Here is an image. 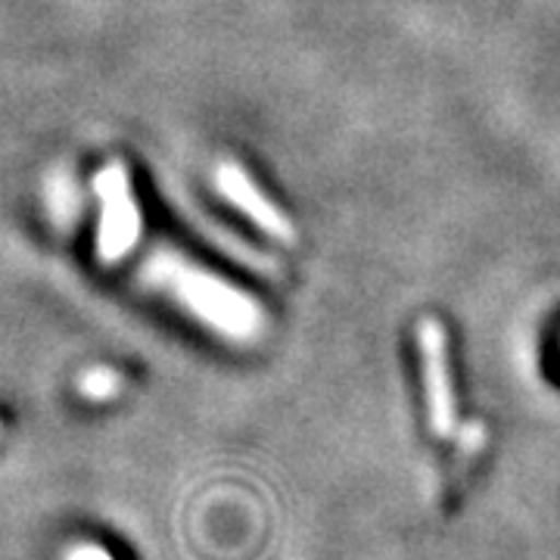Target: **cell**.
<instances>
[{
    "label": "cell",
    "instance_id": "5b68a950",
    "mask_svg": "<svg viewBox=\"0 0 560 560\" xmlns=\"http://www.w3.org/2000/svg\"><path fill=\"white\" fill-rule=\"evenodd\" d=\"M113 389H116V377H113L109 371H94V374L84 381V393H91L94 399H97V396H101V399H106Z\"/></svg>",
    "mask_w": 560,
    "mask_h": 560
},
{
    "label": "cell",
    "instance_id": "6da1fadb",
    "mask_svg": "<svg viewBox=\"0 0 560 560\" xmlns=\"http://www.w3.org/2000/svg\"><path fill=\"white\" fill-rule=\"evenodd\" d=\"M156 280L175 300L202 318L212 330H219L231 340H256L261 334L265 315L246 293L234 290L231 283L206 275L200 268L178 259H165L156 268Z\"/></svg>",
    "mask_w": 560,
    "mask_h": 560
},
{
    "label": "cell",
    "instance_id": "8992f818",
    "mask_svg": "<svg viewBox=\"0 0 560 560\" xmlns=\"http://www.w3.org/2000/svg\"><path fill=\"white\" fill-rule=\"evenodd\" d=\"M69 560H113L103 548H94V545H84V548H79V551H72L69 555Z\"/></svg>",
    "mask_w": 560,
    "mask_h": 560
},
{
    "label": "cell",
    "instance_id": "3957f363",
    "mask_svg": "<svg viewBox=\"0 0 560 560\" xmlns=\"http://www.w3.org/2000/svg\"><path fill=\"white\" fill-rule=\"evenodd\" d=\"M103 231H101V253L103 259H119L125 256L140 234V219L135 197L128 190V172L121 165H113L109 172H103Z\"/></svg>",
    "mask_w": 560,
    "mask_h": 560
},
{
    "label": "cell",
    "instance_id": "7a4b0ae2",
    "mask_svg": "<svg viewBox=\"0 0 560 560\" xmlns=\"http://www.w3.org/2000/svg\"><path fill=\"white\" fill-rule=\"evenodd\" d=\"M418 349L423 364V389H427V415L436 436H452L455 430V389L448 368V342L440 320L423 318L418 324Z\"/></svg>",
    "mask_w": 560,
    "mask_h": 560
},
{
    "label": "cell",
    "instance_id": "277c9868",
    "mask_svg": "<svg viewBox=\"0 0 560 560\" xmlns=\"http://www.w3.org/2000/svg\"><path fill=\"white\" fill-rule=\"evenodd\" d=\"M215 187L224 194V200L234 202L246 219L256 221L261 231H265V234H271L275 241H283V243L296 241L293 221L280 212L278 206H275V200H268V197L261 194L259 187H256V180L249 178L241 165H234V162H224V165H219V168H215Z\"/></svg>",
    "mask_w": 560,
    "mask_h": 560
}]
</instances>
